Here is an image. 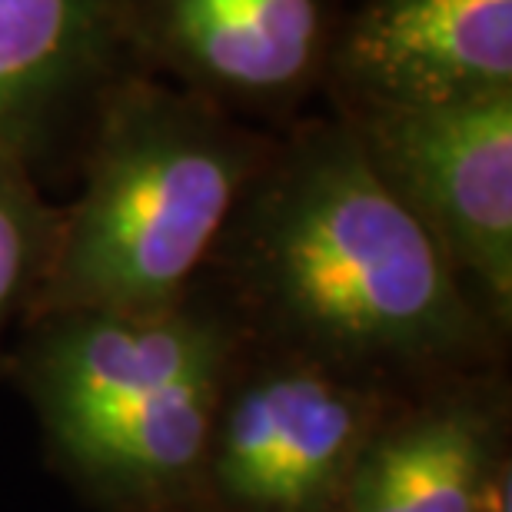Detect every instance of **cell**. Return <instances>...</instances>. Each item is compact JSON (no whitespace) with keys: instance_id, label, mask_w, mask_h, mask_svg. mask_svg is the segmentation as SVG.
I'll return each instance as SVG.
<instances>
[{"instance_id":"cell-1","label":"cell","mask_w":512,"mask_h":512,"mask_svg":"<svg viewBox=\"0 0 512 512\" xmlns=\"http://www.w3.org/2000/svg\"><path fill=\"white\" fill-rule=\"evenodd\" d=\"M203 276L253 343L406 389L506 346L333 114L276 133Z\"/></svg>"},{"instance_id":"cell-2","label":"cell","mask_w":512,"mask_h":512,"mask_svg":"<svg viewBox=\"0 0 512 512\" xmlns=\"http://www.w3.org/2000/svg\"><path fill=\"white\" fill-rule=\"evenodd\" d=\"M250 336L207 276L160 310H47L4 376L50 466L100 512L200 503L223 383Z\"/></svg>"},{"instance_id":"cell-3","label":"cell","mask_w":512,"mask_h":512,"mask_svg":"<svg viewBox=\"0 0 512 512\" xmlns=\"http://www.w3.org/2000/svg\"><path fill=\"white\" fill-rule=\"evenodd\" d=\"M276 133L127 74L100 100L64 207L47 310H160L203 280Z\"/></svg>"},{"instance_id":"cell-4","label":"cell","mask_w":512,"mask_h":512,"mask_svg":"<svg viewBox=\"0 0 512 512\" xmlns=\"http://www.w3.org/2000/svg\"><path fill=\"white\" fill-rule=\"evenodd\" d=\"M406 393L247 340L220 393L200 503L217 512H340L366 443Z\"/></svg>"},{"instance_id":"cell-5","label":"cell","mask_w":512,"mask_h":512,"mask_svg":"<svg viewBox=\"0 0 512 512\" xmlns=\"http://www.w3.org/2000/svg\"><path fill=\"white\" fill-rule=\"evenodd\" d=\"M336 117V114H333ZM476 310L512 333V94L340 117Z\"/></svg>"},{"instance_id":"cell-6","label":"cell","mask_w":512,"mask_h":512,"mask_svg":"<svg viewBox=\"0 0 512 512\" xmlns=\"http://www.w3.org/2000/svg\"><path fill=\"white\" fill-rule=\"evenodd\" d=\"M343 0H120L137 74L280 133L323 94Z\"/></svg>"},{"instance_id":"cell-7","label":"cell","mask_w":512,"mask_h":512,"mask_svg":"<svg viewBox=\"0 0 512 512\" xmlns=\"http://www.w3.org/2000/svg\"><path fill=\"white\" fill-rule=\"evenodd\" d=\"M512 94V0H363L346 10L330 114L426 110Z\"/></svg>"},{"instance_id":"cell-8","label":"cell","mask_w":512,"mask_h":512,"mask_svg":"<svg viewBox=\"0 0 512 512\" xmlns=\"http://www.w3.org/2000/svg\"><path fill=\"white\" fill-rule=\"evenodd\" d=\"M127 74L120 0H0V153L40 180L77 163L100 100Z\"/></svg>"},{"instance_id":"cell-9","label":"cell","mask_w":512,"mask_h":512,"mask_svg":"<svg viewBox=\"0 0 512 512\" xmlns=\"http://www.w3.org/2000/svg\"><path fill=\"white\" fill-rule=\"evenodd\" d=\"M512 459V396L499 366L409 389L366 443L340 512H479Z\"/></svg>"},{"instance_id":"cell-10","label":"cell","mask_w":512,"mask_h":512,"mask_svg":"<svg viewBox=\"0 0 512 512\" xmlns=\"http://www.w3.org/2000/svg\"><path fill=\"white\" fill-rule=\"evenodd\" d=\"M60 217L44 180L24 160L0 153V376L17 333L34 320L54 270Z\"/></svg>"},{"instance_id":"cell-11","label":"cell","mask_w":512,"mask_h":512,"mask_svg":"<svg viewBox=\"0 0 512 512\" xmlns=\"http://www.w3.org/2000/svg\"><path fill=\"white\" fill-rule=\"evenodd\" d=\"M163 512H217V509H210L207 503H187V506H177V509H163Z\"/></svg>"}]
</instances>
